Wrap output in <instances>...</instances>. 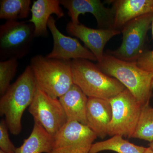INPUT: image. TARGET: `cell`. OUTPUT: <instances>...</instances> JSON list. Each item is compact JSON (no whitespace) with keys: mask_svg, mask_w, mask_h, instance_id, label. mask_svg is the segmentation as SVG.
Returning <instances> with one entry per match:
<instances>
[{"mask_svg":"<svg viewBox=\"0 0 153 153\" xmlns=\"http://www.w3.org/2000/svg\"><path fill=\"white\" fill-rule=\"evenodd\" d=\"M37 84L30 65L0 99V115L4 116L9 131L18 135L22 130V118L25 110L33 102Z\"/></svg>","mask_w":153,"mask_h":153,"instance_id":"obj_1","label":"cell"},{"mask_svg":"<svg viewBox=\"0 0 153 153\" xmlns=\"http://www.w3.org/2000/svg\"><path fill=\"white\" fill-rule=\"evenodd\" d=\"M105 74L123 84L143 107L149 105L152 95L153 73L143 70L136 62H128L104 53L96 64Z\"/></svg>","mask_w":153,"mask_h":153,"instance_id":"obj_2","label":"cell"},{"mask_svg":"<svg viewBox=\"0 0 153 153\" xmlns=\"http://www.w3.org/2000/svg\"><path fill=\"white\" fill-rule=\"evenodd\" d=\"M71 60L40 55L32 57L30 66L38 87L52 98H59L66 93L74 84Z\"/></svg>","mask_w":153,"mask_h":153,"instance_id":"obj_3","label":"cell"},{"mask_svg":"<svg viewBox=\"0 0 153 153\" xmlns=\"http://www.w3.org/2000/svg\"><path fill=\"white\" fill-rule=\"evenodd\" d=\"M73 82L88 97L109 100L126 89L117 79L108 76L97 64L83 59L71 60Z\"/></svg>","mask_w":153,"mask_h":153,"instance_id":"obj_4","label":"cell"},{"mask_svg":"<svg viewBox=\"0 0 153 153\" xmlns=\"http://www.w3.org/2000/svg\"><path fill=\"white\" fill-rule=\"evenodd\" d=\"M109 100L112 116L108 135L131 138L138 123L142 106L126 88Z\"/></svg>","mask_w":153,"mask_h":153,"instance_id":"obj_5","label":"cell"},{"mask_svg":"<svg viewBox=\"0 0 153 153\" xmlns=\"http://www.w3.org/2000/svg\"><path fill=\"white\" fill-rule=\"evenodd\" d=\"M35 37V27L32 23L7 21L0 26V57L1 61L25 57L30 52Z\"/></svg>","mask_w":153,"mask_h":153,"instance_id":"obj_6","label":"cell"},{"mask_svg":"<svg viewBox=\"0 0 153 153\" xmlns=\"http://www.w3.org/2000/svg\"><path fill=\"white\" fill-rule=\"evenodd\" d=\"M153 20V13L146 14L130 21L122 29L120 47L107 53L128 62H136L143 51L148 30Z\"/></svg>","mask_w":153,"mask_h":153,"instance_id":"obj_7","label":"cell"},{"mask_svg":"<svg viewBox=\"0 0 153 153\" xmlns=\"http://www.w3.org/2000/svg\"><path fill=\"white\" fill-rule=\"evenodd\" d=\"M28 111L34 122L40 124L53 137L67 122L66 114L59 99L47 95L38 86Z\"/></svg>","mask_w":153,"mask_h":153,"instance_id":"obj_8","label":"cell"},{"mask_svg":"<svg viewBox=\"0 0 153 153\" xmlns=\"http://www.w3.org/2000/svg\"><path fill=\"white\" fill-rule=\"evenodd\" d=\"M97 137L87 126L67 121L54 136L49 153H89Z\"/></svg>","mask_w":153,"mask_h":153,"instance_id":"obj_9","label":"cell"},{"mask_svg":"<svg viewBox=\"0 0 153 153\" xmlns=\"http://www.w3.org/2000/svg\"><path fill=\"white\" fill-rule=\"evenodd\" d=\"M48 28L53 38V47L52 51L46 57L65 60L83 59L97 61L93 53L82 46L78 40L65 36L59 31L56 26V21L52 16L48 21Z\"/></svg>","mask_w":153,"mask_h":153,"instance_id":"obj_10","label":"cell"},{"mask_svg":"<svg viewBox=\"0 0 153 153\" xmlns=\"http://www.w3.org/2000/svg\"><path fill=\"white\" fill-rule=\"evenodd\" d=\"M60 5L68 10L73 24H79L80 14L90 13L94 16L99 29H113L114 13L112 8H107L100 0H60Z\"/></svg>","mask_w":153,"mask_h":153,"instance_id":"obj_11","label":"cell"},{"mask_svg":"<svg viewBox=\"0 0 153 153\" xmlns=\"http://www.w3.org/2000/svg\"><path fill=\"white\" fill-rule=\"evenodd\" d=\"M66 31L69 35L79 38L85 44L97 59V63L101 62L104 53L105 47L108 41L114 36L121 33L113 29H92L82 24H74L68 22Z\"/></svg>","mask_w":153,"mask_h":153,"instance_id":"obj_12","label":"cell"},{"mask_svg":"<svg viewBox=\"0 0 153 153\" xmlns=\"http://www.w3.org/2000/svg\"><path fill=\"white\" fill-rule=\"evenodd\" d=\"M112 116V107L109 100L88 97L87 126L97 137L103 139L107 135Z\"/></svg>","mask_w":153,"mask_h":153,"instance_id":"obj_13","label":"cell"},{"mask_svg":"<svg viewBox=\"0 0 153 153\" xmlns=\"http://www.w3.org/2000/svg\"><path fill=\"white\" fill-rule=\"evenodd\" d=\"M108 2L112 4L114 11V28L120 32L130 21L143 15L153 13V0H113Z\"/></svg>","mask_w":153,"mask_h":153,"instance_id":"obj_14","label":"cell"},{"mask_svg":"<svg viewBox=\"0 0 153 153\" xmlns=\"http://www.w3.org/2000/svg\"><path fill=\"white\" fill-rule=\"evenodd\" d=\"M59 0H37L33 2L31 8L32 17L28 21L35 27L36 37L48 35V22L52 14L58 19L64 17V13Z\"/></svg>","mask_w":153,"mask_h":153,"instance_id":"obj_15","label":"cell"},{"mask_svg":"<svg viewBox=\"0 0 153 153\" xmlns=\"http://www.w3.org/2000/svg\"><path fill=\"white\" fill-rule=\"evenodd\" d=\"M59 100L66 114L67 121H76L87 126L88 97L77 85L74 83Z\"/></svg>","mask_w":153,"mask_h":153,"instance_id":"obj_16","label":"cell"},{"mask_svg":"<svg viewBox=\"0 0 153 153\" xmlns=\"http://www.w3.org/2000/svg\"><path fill=\"white\" fill-rule=\"evenodd\" d=\"M52 136L40 124L34 122L33 130L15 153H49L54 144Z\"/></svg>","mask_w":153,"mask_h":153,"instance_id":"obj_17","label":"cell"},{"mask_svg":"<svg viewBox=\"0 0 153 153\" xmlns=\"http://www.w3.org/2000/svg\"><path fill=\"white\" fill-rule=\"evenodd\" d=\"M146 148L132 143L121 136L115 135L109 139L94 143L89 153H98L104 151L117 153H144Z\"/></svg>","mask_w":153,"mask_h":153,"instance_id":"obj_18","label":"cell"},{"mask_svg":"<svg viewBox=\"0 0 153 153\" xmlns=\"http://www.w3.org/2000/svg\"><path fill=\"white\" fill-rule=\"evenodd\" d=\"M30 0H1L0 19L18 21L27 18L31 11Z\"/></svg>","mask_w":153,"mask_h":153,"instance_id":"obj_19","label":"cell"},{"mask_svg":"<svg viewBox=\"0 0 153 153\" xmlns=\"http://www.w3.org/2000/svg\"><path fill=\"white\" fill-rule=\"evenodd\" d=\"M132 138L153 141V107L149 105L143 107L138 123Z\"/></svg>","mask_w":153,"mask_h":153,"instance_id":"obj_20","label":"cell"},{"mask_svg":"<svg viewBox=\"0 0 153 153\" xmlns=\"http://www.w3.org/2000/svg\"><path fill=\"white\" fill-rule=\"evenodd\" d=\"M19 63L18 59L12 58L0 62V94L6 93L10 86L11 80L16 72Z\"/></svg>","mask_w":153,"mask_h":153,"instance_id":"obj_21","label":"cell"},{"mask_svg":"<svg viewBox=\"0 0 153 153\" xmlns=\"http://www.w3.org/2000/svg\"><path fill=\"white\" fill-rule=\"evenodd\" d=\"M9 129L5 120L0 122V150L7 153H15L16 147L9 137Z\"/></svg>","mask_w":153,"mask_h":153,"instance_id":"obj_22","label":"cell"},{"mask_svg":"<svg viewBox=\"0 0 153 153\" xmlns=\"http://www.w3.org/2000/svg\"><path fill=\"white\" fill-rule=\"evenodd\" d=\"M136 62L143 70L153 73V51L144 52Z\"/></svg>","mask_w":153,"mask_h":153,"instance_id":"obj_23","label":"cell"},{"mask_svg":"<svg viewBox=\"0 0 153 153\" xmlns=\"http://www.w3.org/2000/svg\"><path fill=\"white\" fill-rule=\"evenodd\" d=\"M144 153H153V150L150 147H149L146 148V150Z\"/></svg>","mask_w":153,"mask_h":153,"instance_id":"obj_24","label":"cell"},{"mask_svg":"<svg viewBox=\"0 0 153 153\" xmlns=\"http://www.w3.org/2000/svg\"><path fill=\"white\" fill-rule=\"evenodd\" d=\"M149 147H150L153 150V141L150 143L149 144Z\"/></svg>","mask_w":153,"mask_h":153,"instance_id":"obj_25","label":"cell"},{"mask_svg":"<svg viewBox=\"0 0 153 153\" xmlns=\"http://www.w3.org/2000/svg\"><path fill=\"white\" fill-rule=\"evenodd\" d=\"M152 38L153 40V20L152 23Z\"/></svg>","mask_w":153,"mask_h":153,"instance_id":"obj_26","label":"cell"},{"mask_svg":"<svg viewBox=\"0 0 153 153\" xmlns=\"http://www.w3.org/2000/svg\"><path fill=\"white\" fill-rule=\"evenodd\" d=\"M0 153H7L5 152H3V151L1 150H0Z\"/></svg>","mask_w":153,"mask_h":153,"instance_id":"obj_27","label":"cell"},{"mask_svg":"<svg viewBox=\"0 0 153 153\" xmlns=\"http://www.w3.org/2000/svg\"><path fill=\"white\" fill-rule=\"evenodd\" d=\"M152 88H153V82H152Z\"/></svg>","mask_w":153,"mask_h":153,"instance_id":"obj_28","label":"cell"}]
</instances>
